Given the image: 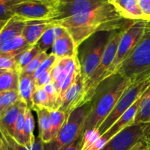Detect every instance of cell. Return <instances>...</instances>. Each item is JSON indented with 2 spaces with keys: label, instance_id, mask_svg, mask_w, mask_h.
<instances>
[{
  "label": "cell",
  "instance_id": "obj_22",
  "mask_svg": "<svg viewBox=\"0 0 150 150\" xmlns=\"http://www.w3.org/2000/svg\"><path fill=\"white\" fill-rule=\"evenodd\" d=\"M41 52L42 51L38 45H32L23 52L16 56L15 57L16 62V72L20 74L23 69Z\"/></svg>",
  "mask_w": 150,
  "mask_h": 150
},
{
  "label": "cell",
  "instance_id": "obj_40",
  "mask_svg": "<svg viewBox=\"0 0 150 150\" xmlns=\"http://www.w3.org/2000/svg\"><path fill=\"white\" fill-rule=\"evenodd\" d=\"M13 3L16 2V1H25V0H11Z\"/></svg>",
  "mask_w": 150,
  "mask_h": 150
},
{
  "label": "cell",
  "instance_id": "obj_23",
  "mask_svg": "<svg viewBox=\"0 0 150 150\" xmlns=\"http://www.w3.org/2000/svg\"><path fill=\"white\" fill-rule=\"evenodd\" d=\"M19 74L16 71H6L0 76V92L18 91Z\"/></svg>",
  "mask_w": 150,
  "mask_h": 150
},
{
  "label": "cell",
  "instance_id": "obj_4",
  "mask_svg": "<svg viewBox=\"0 0 150 150\" xmlns=\"http://www.w3.org/2000/svg\"><path fill=\"white\" fill-rule=\"evenodd\" d=\"M112 32H97L79 46L78 57L80 73L84 83L98 67Z\"/></svg>",
  "mask_w": 150,
  "mask_h": 150
},
{
  "label": "cell",
  "instance_id": "obj_35",
  "mask_svg": "<svg viewBox=\"0 0 150 150\" xmlns=\"http://www.w3.org/2000/svg\"><path fill=\"white\" fill-rule=\"evenodd\" d=\"M82 145V136L79 138L78 140H76V142L73 144H72L70 146H67V147L64 148V149L61 150H81Z\"/></svg>",
  "mask_w": 150,
  "mask_h": 150
},
{
  "label": "cell",
  "instance_id": "obj_5",
  "mask_svg": "<svg viewBox=\"0 0 150 150\" xmlns=\"http://www.w3.org/2000/svg\"><path fill=\"white\" fill-rule=\"evenodd\" d=\"M91 102L72 111L55 138L48 144H44L43 150H61L70 146L83 134L86 115L90 108Z\"/></svg>",
  "mask_w": 150,
  "mask_h": 150
},
{
  "label": "cell",
  "instance_id": "obj_25",
  "mask_svg": "<svg viewBox=\"0 0 150 150\" xmlns=\"http://www.w3.org/2000/svg\"><path fill=\"white\" fill-rule=\"evenodd\" d=\"M26 105H24L21 110L18 118L16 121L15 126L14 133H13V140L18 145L23 147H26V139H25L24 125H25V110Z\"/></svg>",
  "mask_w": 150,
  "mask_h": 150
},
{
  "label": "cell",
  "instance_id": "obj_1",
  "mask_svg": "<svg viewBox=\"0 0 150 150\" xmlns=\"http://www.w3.org/2000/svg\"><path fill=\"white\" fill-rule=\"evenodd\" d=\"M134 21L125 19L108 2L95 10L64 19L48 21L51 25L65 28L71 35L76 48L97 32L114 31L131 24Z\"/></svg>",
  "mask_w": 150,
  "mask_h": 150
},
{
  "label": "cell",
  "instance_id": "obj_19",
  "mask_svg": "<svg viewBox=\"0 0 150 150\" xmlns=\"http://www.w3.org/2000/svg\"><path fill=\"white\" fill-rule=\"evenodd\" d=\"M67 30L64 27L59 26L51 25L42 35L40 39L36 44L38 48L42 52H47L51 48L55 41L60 37L63 36L67 33Z\"/></svg>",
  "mask_w": 150,
  "mask_h": 150
},
{
  "label": "cell",
  "instance_id": "obj_43",
  "mask_svg": "<svg viewBox=\"0 0 150 150\" xmlns=\"http://www.w3.org/2000/svg\"><path fill=\"white\" fill-rule=\"evenodd\" d=\"M62 1V0H60V1Z\"/></svg>",
  "mask_w": 150,
  "mask_h": 150
},
{
  "label": "cell",
  "instance_id": "obj_32",
  "mask_svg": "<svg viewBox=\"0 0 150 150\" xmlns=\"http://www.w3.org/2000/svg\"><path fill=\"white\" fill-rule=\"evenodd\" d=\"M14 16L8 4H0V25H5Z\"/></svg>",
  "mask_w": 150,
  "mask_h": 150
},
{
  "label": "cell",
  "instance_id": "obj_34",
  "mask_svg": "<svg viewBox=\"0 0 150 150\" xmlns=\"http://www.w3.org/2000/svg\"><path fill=\"white\" fill-rule=\"evenodd\" d=\"M145 21H150V0H138Z\"/></svg>",
  "mask_w": 150,
  "mask_h": 150
},
{
  "label": "cell",
  "instance_id": "obj_10",
  "mask_svg": "<svg viewBox=\"0 0 150 150\" xmlns=\"http://www.w3.org/2000/svg\"><path fill=\"white\" fill-rule=\"evenodd\" d=\"M108 2V0H62L58 6V16L56 19L89 13Z\"/></svg>",
  "mask_w": 150,
  "mask_h": 150
},
{
  "label": "cell",
  "instance_id": "obj_18",
  "mask_svg": "<svg viewBox=\"0 0 150 150\" xmlns=\"http://www.w3.org/2000/svg\"><path fill=\"white\" fill-rule=\"evenodd\" d=\"M35 89V82H34L32 76L24 74L19 75L18 92L20 95L21 100H22L26 104L27 108L32 110L33 109L34 107L32 96H33Z\"/></svg>",
  "mask_w": 150,
  "mask_h": 150
},
{
  "label": "cell",
  "instance_id": "obj_9",
  "mask_svg": "<svg viewBox=\"0 0 150 150\" xmlns=\"http://www.w3.org/2000/svg\"><path fill=\"white\" fill-rule=\"evenodd\" d=\"M147 124H133L113 137L100 150H130L144 139Z\"/></svg>",
  "mask_w": 150,
  "mask_h": 150
},
{
  "label": "cell",
  "instance_id": "obj_30",
  "mask_svg": "<svg viewBox=\"0 0 150 150\" xmlns=\"http://www.w3.org/2000/svg\"><path fill=\"white\" fill-rule=\"evenodd\" d=\"M0 68L4 71H16L15 57L7 54H0Z\"/></svg>",
  "mask_w": 150,
  "mask_h": 150
},
{
  "label": "cell",
  "instance_id": "obj_8",
  "mask_svg": "<svg viewBox=\"0 0 150 150\" xmlns=\"http://www.w3.org/2000/svg\"><path fill=\"white\" fill-rule=\"evenodd\" d=\"M146 23V21L145 20L134 21L126 28L120 39L114 62L105 74L104 80L117 73L123 62L128 57L143 35Z\"/></svg>",
  "mask_w": 150,
  "mask_h": 150
},
{
  "label": "cell",
  "instance_id": "obj_27",
  "mask_svg": "<svg viewBox=\"0 0 150 150\" xmlns=\"http://www.w3.org/2000/svg\"><path fill=\"white\" fill-rule=\"evenodd\" d=\"M32 101L34 104L33 108L35 107H39L49 109V98L44 87H35L32 96Z\"/></svg>",
  "mask_w": 150,
  "mask_h": 150
},
{
  "label": "cell",
  "instance_id": "obj_15",
  "mask_svg": "<svg viewBox=\"0 0 150 150\" xmlns=\"http://www.w3.org/2000/svg\"><path fill=\"white\" fill-rule=\"evenodd\" d=\"M33 111L37 113L39 125V137L44 144H48L53 140L52 121L51 110L47 108L35 107Z\"/></svg>",
  "mask_w": 150,
  "mask_h": 150
},
{
  "label": "cell",
  "instance_id": "obj_13",
  "mask_svg": "<svg viewBox=\"0 0 150 150\" xmlns=\"http://www.w3.org/2000/svg\"><path fill=\"white\" fill-rule=\"evenodd\" d=\"M123 18L130 21L145 20L138 0H108Z\"/></svg>",
  "mask_w": 150,
  "mask_h": 150
},
{
  "label": "cell",
  "instance_id": "obj_24",
  "mask_svg": "<svg viewBox=\"0 0 150 150\" xmlns=\"http://www.w3.org/2000/svg\"><path fill=\"white\" fill-rule=\"evenodd\" d=\"M20 100L21 98L18 91L0 92V118Z\"/></svg>",
  "mask_w": 150,
  "mask_h": 150
},
{
  "label": "cell",
  "instance_id": "obj_6",
  "mask_svg": "<svg viewBox=\"0 0 150 150\" xmlns=\"http://www.w3.org/2000/svg\"><path fill=\"white\" fill-rule=\"evenodd\" d=\"M114 30L111 33L106 47L105 48L100 62L98 67L95 70L91 77L84 83V98L83 105L87 103L91 102L95 90L99 86L100 83L104 80L105 76L114 62L117 54V48L120 43V39L124 33L126 28Z\"/></svg>",
  "mask_w": 150,
  "mask_h": 150
},
{
  "label": "cell",
  "instance_id": "obj_2",
  "mask_svg": "<svg viewBox=\"0 0 150 150\" xmlns=\"http://www.w3.org/2000/svg\"><path fill=\"white\" fill-rule=\"evenodd\" d=\"M131 84L130 81L118 73L107 78L100 83L91 100L83 133L98 128L114 109L125 91Z\"/></svg>",
  "mask_w": 150,
  "mask_h": 150
},
{
  "label": "cell",
  "instance_id": "obj_39",
  "mask_svg": "<svg viewBox=\"0 0 150 150\" xmlns=\"http://www.w3.org/2000/svg\"><path fill=\"white\" fill-rule=\"evenodd\" d=\"M0 138H1V139H2L4 141V142H6V139H5V136H4V135L3 134V133L2 132H1V130H0ZM7 144V143H6Z\"/></svg>",
  "mask_w": 150,
  "mask_h": 150
},
{
  "label": "cell",
  "instance_id": "obj_12",
  "mask_svg": "<svg viewBox=\"0 0 150 150\" xmlns=\"http://www.w3.org/2000/svg\"><path fill=\"white\" fill-rule=\"evenodd\" d=\"M51 48V54L56 56L58 60L76 57L79 52V49L76 48L73 39L69 32L59 38Z\"/></svg>",
  "mask_w": 150,
  "mask_h": 150
},
{
  "label": "cell",
  "instance_id": "obj_17",
  "mask_svg": "<svg viewBox=\"0 0 150 150\" xmlns=\"http://www.w3.org/2000/svg\"><path fill=\"white\" fill-rule=\"evenodd\" d=\"M26 22L16 15L10 19L0 32V45L22 35Z\"/></svg>",
  "mask_w": 150,
  "mask_h": 150
},
{
  "label": "cell",
  "instance_id": "obj_16",
  "mask_svg": "<svg viewBox=\"0 0 150 150\" xmlns=\"http://www.w3.org/2000/svg\"><path fill=\"white\" fill-rule=\"evenodd\" d=\"M48 21H26L22 36L30 45H35L44 32L51 26Z\"/></svg>",
  "mask_w": 150,
  "mask_h": 150
},
{
  "label": "cell",
  "instance_id": "obj_20",
  "mask_svg": "<svg viewBox=\"0 0 150 150\" xmlns=\"http://www.w3.org/2000/svg\"><path fill=\"white\" fill-rule=\"evenodd\" d=\"M32 45H29L22 35L0 45V54H7L16 57Z\"/></svg>",
  "mask_w": 150,
  "mask_h": 150
},
{
  "label": "cell",
  "instance_id": "obj_42",
  "mask_svg": "<svg viewBox=\"0 0 150 150\" xmlns=\"http://www.w3.org/2000/svg\"><path fill=\"white\" fill-rule=\"evenodd\" d=\"M4 26V25H0V32H1V29H2L3 26Z\"/></svg>",
  "mask_w": 150,
  "mask_h": 150
},
{
  "label": "cell",
  "instance_id": "obj_28",
  "mask_svg": "<svg viewBox=\"0 0 150 150\" xmlns=\"http://www.w3.org/2000/svg\"><path fill=\"white\" fill-rule=\"evenodd\" d=\"M48 54L47 52H41L40 54H38L35 59L32 60L21 71L20 74L29 75V76H32L35 73L38 67H40L42 62L48 57ZM19 74V75H20Z\"/></svg>",
  "mask_w": 150,
  "mask_h": 150
},
{
  "label": "cell",
  "instance_id": "obj_41",
  "mask_svg": "<svg viewBox=\"0 0 150 150\" xmlns=\"http://www.w3.org/2000/svg\"><path fill=\"white\" fill-rule=\"evenodd\" d=\"M4 72H6V71H4V70H1V68H0V76H1V74H2V73H4Z\"/></svg>",
  "mask_w": 150,
  "mask_h": 150
},
{
  "label": "cell",
  "instance_id": "obj_38",
  "mask_svg": "<svg viewBox=\"0 0 150 150\" xmlns=\"http://www.w3.org/2000/svg\"><path fill=\"white\" fill-rule=\"evenodd\" d=\"M13 1L11 0H0V4H13Z\"/></svg>",
  "mask_w": 150,
  "mask_h": 150
},
{
  "label": "cell",
  "instance_id": "obj_11",
  "mask_svg": "<svg viewBox=\"0 0 150 150\" xmlns=\"http://www.w3.org/2000/svg\"><path fill=\"white\" fill-rule=\"evenodd\" d=\"M84 98V82L81 73L78 74L74 83L64 92L62 99L59 111L70 114L76 108L83 105Z\"/></svg>",
  "mask_w": 150,
  "mask_h": 150
},
{
  "label": "cell",
  "instance_id": "obj_36",
  "mask_svg": "<svg viewBox=\"0 0 150 150\" xmlns=\"http://www.w3.org/2000/svg\"><path fill=\"white\" fill-rule=\"evenodd\" d=\"M144 140L150 146V124H147L146 128L144 132Z\"/></svg>",
  "mask_w": 150,
  "mask_h": 150
},
{
  "label": "cell",
  "instance_id": "obj_37",
  "mask_svg": "<svg viewBox=\"0 0 150 150\" xmlns=\"http://www.w3.org/2000/svg\"><path fill=\"white\" fill-rule=\"evenodd\" d=\"M0 150H8V146H7L6 142L0 138Z\"/></svg>",
  "mask_w": 150,
  "mask_h": 150
},
{
  "label": "cell",
  "instance_id": "obj_33",
  "mask_svg": "<svg viewBox=\"0 0 150 150\" xmlns=\"http://www.w3.org/2000/svg\"><path fill=\"white\" fill-rule=\"evenodd\" d=\"M51 72H52V69L43 73L42 74H41L38 79H35V80L34 81L35 87H44V86H46L47 84H48V83H50L51 82H52Z\"/></svg>",
  "mask_w": 150,
  "mask_h": 150
},
{
  "label": "cell",
  "instance_id": "obj_31",
  "mask_svg": "<svg viewBox=\"0 0 150 150\" xmlns=\"http://www.w3.org/2000/svg\"><path fill=\"white\" fill-rule=\"evenodd\" d=\"M6 143H7V146H8V150H29L26 149L25 147L18 145L11 138H7L6 139ZM43 146L44 143L41 141L39 136H38V137H36L35 143L32 150H43Z\"/></svg>",
  "mask_w": 150,
  "mask_h": 150
},
{
  "label": "cell",
  "instance_id": "obj_29",
  "mask_svg": "<svg viewBox=\"0 0 150 150\" xmlns=\"http://www.w3.org/2000/svg\"><path fill=\"white\" fill-rule=\"evenodd\" d=\"M57 62H58V59L57 58L56 56H54L51 53L48 54V57L42 62V64L38 68V70L32 75V78H33L34 81L38 79L43 73L54 68V67L57 64Z\"/></svg>",
  "mask_w": 150,
  "mask_h": 150
},
{
  "label": "cell",
  "instance_id": "obj_7",
  "mask_svg": "<svg viewBox=\"0 0 150 150\" xmlns=\"http://www.w3.org/2000/svg\"><path fill=\"white\" fill-rule=\"evenodd\" d=\"M59 0H25L8 4L11 11L26 21H51L58 16Z\"/></svg>",
  "mask_w": 150,
  "mask_h": 150
},
{
  "label": "cell",
  "instance_id": "obj_14",
  "mask_svg": "<svg viewBox=\"0 0 150 150\" xmlns=\"http://www.w3.org/2000/svg\"><path fill=\"white\" fill-rule=\"evenodd\" d=\"M24 105H26V104L22 100H20L18 103L12 106L0 118V130L4 135L5 139L11 138L13 139L16 121L18 118L21 110Z\"/></svg>",
  "mask_w": 150,
  "mask_h": 150
},
{
  "label": "cell",
  "instance_id": "obj_3",
  "mask_svg": "<svg viewBox=\"0 0 150 150\" xmlns=\"http://www.w3.org/2000/svg\"><path fill=\"white\" fill-rule=\"evenodd\" d=\"M117 73L131 83L150 75V21H146L143 35Z\"/></svg>",
  "mask_w": 150,
  "mask_h": 150
},
{
  "label": "cell",
  "instance_id": "obj_21",
  "mask_svg": "<svg viewBox=\"0 0 150 150\" xmlns=\"http://www.w3.org/2000/svg\"><path fill=\"white\" fill-rule=\"evenodd\" d=\"M32 110L26 107L25 110V125L24 133L26 139V149L32 150L35 143L36 137L34 135L35 130V120H34Z\"/></svg>",
  "mask_w": 150,
  "mask_h": 150
},
{
  "label": "cell",
  "instance_id": "obj_26",
  "mask_svg": "<svg viewBox=\"0 0 150 150\" xmlns=\"http://www.w3.org/2000/svg\"><path fill=\"white\" fill-rule=\"evenodd\" d=\"M51 121H52V138L53 139L57 136L59 132L60 131L64 122L67 120L68 114L63 111L57 110V111H51Z\"/></svg>",
  "mask_w": 150,
  "mask_h": 150
}]
</instances>
